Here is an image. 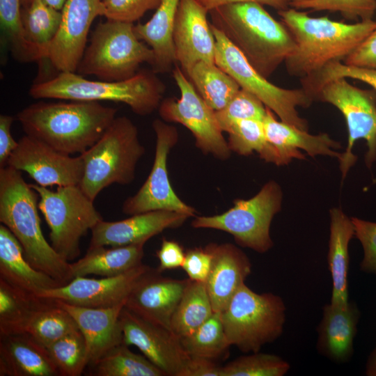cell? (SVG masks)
I'll return each instance as SVG.
<instances>
[{
	"label": "cell",
	"instance_id": "6da1fadb",
	"mask_svg": "<svg viewBox=\"0 0 376 376\" xmlns=\"http://www.w3.org/2000/svg\"><path fill=\"white\" fill-rule=\"evenodd\" d=\"M277 13L296 45L284 62L286 71L299 79L331 62H343L376 29L373 19L347 24L328 16L310 17L292 8Z\"/></svg>",
	"mask_w": 376,
	"mask_h": 376
},
{
	"label": "cell",
	"instance_id": "7a4b0ae2",
	"mask_svg": "<svg viewBox=\"0 0 376 376\" xmlns=\"http://www.w3.org/2000/svg\"><path fill=\"white\" fill-rule=\"evenodd\" d=\"M221 31L250 65L266 79L295 49L288 28L256 3H234L209 11Z\"/></svg>",
	"mask_w": 376,
	"mask_h": 376
},
{
	"label": "cell",
	"instance_id": "3957f363",
	"mask_svg": "<svg viewBox=\"0 0 376 376\" xmlns=\"http://www.w3.org/2000/svg\"><path fill=\"white\" fill-rule=\"evenodd\" d=\"M117 109L99 102H39L17 118L26 134L68 154H81L95 143L116 118Z\"/></svg>",
	"mask_w": 376,
	"mask_h": 376
},
{
	"label": "cell",
	"instance_id": "277c9868",
	"mask_svg": "<svg viewBox=\"0 0 376 376\" xmlns=\"http://www.w3.org/2000/svg\"><path fill=\"white\" fill-rule=\"evenodd\" d=\"M39 194L24 180L21 171L6 165L0 169V221L17 238L26 260L65 285L73 279L70 263L45 238L38 214Z\"/></svg>",
	"mask_w": 376,
	"mask_h": 376
},
{
	"label": "cell",
	"instance_id": "5b68a950",
	"mask_svg": "<svg viewBox=\"0 0 376 376\" xmlns=\"http://www.w3.org/2000/svg\"><path fill=\"white\" fill-rule=\"evenodd\" d=\"M165 86L152 70L139 71L123 81H93L75 73L61 72L46 80L38 81L29 90L35 99L70 101H111L127 104L140 116L158 109Z\"/></svg>",
	"mask_w": 376,
	"mask_h": 376
},
{
	"label": "cell",
	"instance_id": "8992f818",
	"mask_svg": "<svg viewBox=\"0 0 376 376\" xmlns=\"http://www.w3.org/2000/svg\"><path fill=\"white\" fill-rule=\"evenodd\" d=\"M144 152L136 126L127 117H116L98 141L79 154L84 167L79 187L94 201L112 184L131 183Z\"/></svg>",
	"mask_w": 376,
	"mask_h": 376
},
{
	"label": "cell",
	"instance_id": "52a82bcc",
	"mask_svg": "<svg viewBox=\"0 0 376 376\" xmlns=\"http://www.w3.org/2000/svg\"><path fill=\"white\" fill-rule=\"evenodd\" d=\"M153 51L137 37L132 22L107 19L93 30L77 72L103 81L134 76L143 63L152 65Z\"/></svg>",
	"mask_w": 376,
	"mask_h": 376
},
{
	"label": "cell",
	"instance_id": "ba28073f",
	"mask_svg": "<svg viewBox=\"0 0 376 376\" xmlns=\"http://www.w3.org/2000/svg\"><path fill=\"white\" fill-rule=\"evenodd\" d=\"M220 313L230 345L244 353L259 352L277 340L286 320V307L279 295L257 293L245 283Z\"/></svg>",
	"mask_w": 376,
	"mask_h": 376
},
{
	"label": "cell",
	"instance_id": "9c48e42d",
	"mask_svg": "<svg viewBox=\"0 0 376 376\" xmlns=\"http://www.w3.org/2000/svg\"><path fill=\"white\" fill-rule=\"evenodd\" d=\"M30 186L39 194L38 209L50 229L54 249L65 260L80 253L79 243L102 217L79 185L58 187L56 190L38 184Z\"/></svg>",
	"mask_w": 376,
	"mask_h": 376
},
{
	"label": "cell",
	"instance_id": "30bf717a",
	"mask_svg": "<svg viewBox=\"0 0 376 376\" xmlns=\"http://www.w3.org/2000/svg\"><path fill=\"white\" fill-rule=\"evenodd\" d=\"M282 197L280 186L271 180L253 197L235 200L234 205L221 214L196 217L191 226L226 232L240 246L263 253L274 245L270 226L281 210Z\"/></svg>",
	"mask_w": 376,
	"mask_h": 376
},
{
	"label": "cell",
	"instance_id": "8fae6325",
	"mask_svg": "<svg viewBox=\"0 0 376 376\" xmlns=\"http://www.w3.org/2000/svg\"><path fill=\"white\" fill-rule=\"evenodd\" d=\"M215 40V64L227 72L241 88L259 98L283 123L308 131L306 119L297 108H307L313 102L302 88L287 89L277 86L259 74L225 35L210 23Z\"/></svg>",
	"mask_w": 376,
	"mask_h": 376
},
{
	"label": "cell",
	"instance_id": "7c38bea8",
	"mask_svg": "<svg viewBox=\"0 0 376 376\" xmlns=\"http://www.w3.org/2000/svg\"><path fill=\"white\" fill-rule=\"evenodd\" d=\"M317 100L336 107L347 123V145L339 159L343 179L357 161L352 148L359 139L366 142L364 161L370 169L376 162V90L362 89L350 84L346 78H337L319 89L313 97V101Z\"/></svg>",
	"mask_w": 376,
	"mask_h": 376
},
{
	"label": "cell",
	"instance_id": "4fadbf2b",
	"mask_svg": "<svg viewBox=\"0 0 376 376\" xmlns=\"http://www.w3.org/2000/svg\"><path fill=\"white\" fill-rule=\"evenodd\" d=\"M173 77L180 97L163 100L158 107L160 117L166 122L178 123L187 127L203 152L210 153L222 160L228 159L230 150L217 122L215 111L203 100L178 65L173 70Z\"/></svg>",
	"mask_w": 376,
	"mask_h": 376
},
{
	"label": "cell",
	"instance_id": "5bb4252c",
	"mask_svg": "<svg viewBox=\"0 0 376 376\" xmlns=\"http://www.w3.org/2000/svg\"><path fill=\"white\" fill-rule=\"evenodd\" d=\"M152 128L156 134V147L152 169L139 190L125 201L123 212L133 215L164 210L194 217L196 210L177 196L168 175L167 157L169 151L178 141L177 129L159 119L152 122Z\"/></svg>",
	"mask_w": 376,
	"mask_h": 376
},
{
	"label": "cell",
	"instance_id": "9a60e30c",
	"mask_svg": "<svg viewBox=\"0 0 376 376\" xmlns=\"http://www.w3.org/2000/svg\"><path fill=\"white\" fill-rule=\"evenodd\" d=\"M7 165L27 173L38 185L45 187L79 185L84 169L79 155L71 157L27 134L18 141Z\"/></svg>",
	"mask_w": 376,
	"mask_h": 376
},
{
	"label": "cell",
	"instance_id": "2e32d148",
	"mask_svg": "<svg viewBox=\"0 0 376 376\" xmlns=\"http://www.w3.org/2000/svg\"><path fill=\"white\" fill-rule=\"evenodd\" d=\"M120 325L124 344L136 347L166 376H183L190 357L171 330L146 320L125 306L120 315Z\"/></svg>",
	"mask_w": 376,
	"mask_h": 376
},
{
	"label": "cell",
	"instance_id": "e0dca14e",
	"mask_svg": "<svg viewBox=\"0 0 376 376\" xmlns=\"http://www.w3.org/2000/svg\"><path fill=\"white\" fill-rule=\"evenodd\" d=\"M98 16H104L102 0H66L47 56L58 72L77 71L86 48L91 26Z\"/></svg>",
	"mask_w": 376,
	"mask_h": 376
},
{
	"label": "cell",
	"instance_id": "ac0fdd59",
	"mask_svg": "<svg viewBox=\"0 0 376 376\" xmlns=\"http://www.w3.org/2000/svg\"><path fill=\"white\" fill-rule=\"evenodd\" d=\"M152 268L141 264L115 276H76L65 285L44 290L37 297L88 308H109L125 303L139 280Z\"/></svg>",
	"mask_w": 376,
	"mask_h": 376
},
{
	"label": "cell",
	"instance_id": "d6986e66",
	"mask_svg": "<svg viewBox=\"0 0 376 376\" xmlns=\"http://www.w3.org/2000/svg\"><path fill=\"white\" fill-rule=\"evenodd\" d=\"M209 11L198 0H180L173 30L177 63L187 77L198 62L214 63L215 40Z\"/></svg>",
	"mask_w": 376,
	"mask_h": 376
},
{
	"label": "cell",
	"instance_id": "ffe728a7",
	"mask_svg": "<svg viewBox=\"0 0 376 376\" xmlns=\"http://www.w3.org/2000/svg\"><path fill=\"white\" fill-rule=\"evenodd\" d=\"M263 125L267 146L260 158L267 162L283 166L293 159H304L301 150L311 157L327 155L338 159L341 157L342 153L332 150L340 148V143L333 140L329 134H310L308 131L279 121L267 107Z\"/></svg>",
	"mask_w": 376,
	"mask_h": 376
},
{
	"label": "cell",
	"instance_id": "44dd1931",
	"mask_svg": "<svg viewBox=\"0 0 376 376\" xmlns=\"http://www.w3.org/2000/svg\"><path fill=\"white\" fill-rule=\"evenodd\" d=\"M190 279L164 277L151 269L136 283L125 307L152 323L171 329L174 312Z\"/></svg>",
	"mask_w": 376,
	"mask_h": 376
},
{
	"label": "cell",
	"instance_id": "7402d4cb",
	"mask_svg": "<svg viewBox=\"0 0 376 376\" xmlns=\"http://www.w3.org/2000/svg\"><path fill=\"white\" fill-rule=\"evenodd\" d=\"M189 217L184 213L160 210L133 214L120 221L102 219L91 230L88 248L146 243L166 229L181 226Z\"/></svg>",
	"mask_w": 376,
	"mask_h": 376
},
{
	"label": "cell",
	"instance_id": "603a6c76",
	"mask_svg": "<svg viewBox=\"0 0 376 376\" xmlns=\"http://www.w3.org/2000/svg\"><path fill=\"white\" fill-rule=\"evenodd\" d=\"M360 318V310L354 301L342 306L325 304L317 327L318 352L336 363L350 361Z\"/></svg>",
	"mask_w": 376,
	"mask_h": 376
},
{
	"label": "cell",
	"instance_id": "cb8c5ba5",
	"mask_svg": "<svg viewBox=\"0 0 376 376\" xmlns=\"http://www.w3.org/2000/svg\"><path fill=\"white\" fill-rule=\"evenodd\" d=\"M211 268L205 282L214 312H221L251 274L252 265L246 256L234 244H210Z\"/></svg>",
	"mask_w": 376,
	"mask_h": 376
},
{
	"label": "cell",
	"instance_id": "d4e9b609",
	"mask_svg": "<svg viewBox=\"0 0 376 376\" xmlns=\"http://www.w3.org/2000/svg\"><path fill=\"white\" fill-rule=\"evenodd\" d=\"M75 320L87 347L88 366L123 343L120 315L125 303L109 308H88L55 300Z\"/></svg>",
	"mask_w": 376,
	"mask_h": 376
},
{
	"label": "cell",
	"instance_id": "484cf974",
	"mask_svg": "<svg viewBox=\"0 0 376 376\" xmlns=\"http://www.w3.org/2000/svg\"><path fill=\"white\" fill-rule=\"evenodd\" d=\"M0 376H59L45 346L26 331L0 335Z\"/></svg>",
	"mask_w": 376,
	"mask_h": 376
},
{
	"label": "cell",
	"instance_id": "4316f807",
	"mask_svg": "<svg viewBox=\"0 0 376 376\" xmlns=\"http://www.w3.org/2000/svg\"><path fill=\"white\" fill-rule=\"evenodd\" d=\"M0 279L36 296L63 285L26 260L20 243L3 224L0 225Z\"/></svg>",
	"mask_w": 376,
	"mask_h": 376
},
{
	"label": "cell",
	"instance_id": "83f0119b",
	"mask_svg": "<svg viewBox=\"0 0 376 376\" xmlns=\"http://www.w3.org/2000/svg\"><path fill=\"white\" fill-rule=\"evenodd\" d=\"M330 235L327 264L332 281L330 303L345 305L349 301L348 271L350 264L349 244L354 236L352 219L340 207L330 210Z\"/></svg>",
	"mask_w": 376,
	"mask_h": 376
},
{
	"label": "cell",
	"instance_id": "f1b7e54d",
	"mask_svg": "<svg viewBox=\"0 0 376 376\" xmlns=\"http://www.w3.org/2000/svg\"><path fill=\"white\" fill-rule=\"evenodd\" d=\"M180 1L161 0L149 21L134 26L137 37L153 51L155 59L151 66L156 74L169 72L177 63L173 30Z\"/></svg>",
	"mask_w": 376,
	"mask_h": 376
},
{
	"label": "cell",
	"instance_id": "f546056e",
	"mask_svg": "<svg viewBox=\"0 0 376 376\" xmlns=\"http://www.w3.org/2000/svg\"><path fill=\"white\" fill-rule=\"evenodd\" d=\"M145 244L88 248L82 258L70 263L73 276L94 274L109 277L123 274L143 264Z\"/></svg>",
	"mask_w": 376,
	"mask_h": 376
},
{
	"label": "cell",
	"instance_id": "4dcf8cb0",
	"mask_svg": "<svg viewBox=\"0 0 376 376\" xmlns=\"http://www.w3.org/2000/svg\"><path fill=\"white\" fill-rule=\"evenodd\" d=\"M188 79L203 100L215 111L225 107L241 88L232 77L212 63H196Z\"/></svg>",
	"mask_w": 376,
	"mask_h": 376
},
{
	"label": "cell",
	"instance_id": "1f68e13d",
	"mask_svg": "<svg viewBox=\"0 0 376 376\" xmlns=\"http://www.w3.org/2000/svg\"><path fill=\"white\" fill-rule=\"evenodd\" d=\"M214 313L205 283L190 280L173 315L171 329L180 338L187 336Z\"/></svg>",
	"mask_w": 376,
	"mask_h": 376
},
{
	"label": "cell",
	"instance_id": "d6a6232c",
	"mask_svg": "<svg viewBox=\"0 0 376 376\" xmlns=\"http://www.w3.org/2000/svg\"><path fill=\"white\" fill-rule=\"evenodd\" d=\"M42 299L24 331L47 347L68 334L78 330L79 327L72 315L56 301Z\"/></svg>",
	"mask_w": 376,
	"mask_h": 376
},
{
	"label": "cell",
	"instance_id": "836d02e7",
	"mask_svg": "<svg viewBox=\"0 0 376 376\" xmlns=\"http://www.w3.org/2000/svg\"><path fill=\"white\" fill-rule=\"evenodd\" d=\"M42 300L0 279V335L24 331Z\"/></svg>",
	"mask_w": 376,
	"mask_h": 376
},
{
	"label": "cell",
	"instance_id": "e575fe53",
	"mask_svg": "<svg viewBox=\"0 0 376 376\" xmlns=\"http://www.w3.org/2000/svg\"><path fill=\"white\" fill-rule=\"evenodd\" d=\"M91 367L97 376H166L146 357L132 352L123 343L109 350Z\"/></svg>",
	"mask_w": 376,
	"mask_h": 376
},
{
	"label": "cell",
	"instance_id": "d590c367",
	"mask_svg": "<svg viewBox=\"0 0 376 376\" xmlns=\"http://www.w3.org/2000/svg\"><path fill=\"white\" fill-rule=\"evenodd\" d=\"M180 341L190 357L214 361L225 357L231 346L224 331L220 312H214L193 333L180 338Z\"/></svg>",
	"mask_w": 376,
	"mask_h": 376
},
{
	"label": "cell",
	"instance_id": "8d00e7d4",
	"mask_svg": "<svg viewBox=\"0 0 376 376\" xmlns=\"http://www.w3.org/2000/svg\"><path fill=\"white\" fill-rule=\"evenodd\" d=\"M22 17L26 39L40 51L42 60H47L51 43L61 20V11L33 0L26 8H22Z\"/></svg>",
	"mask_w": 376,
	"mask_h": 376
},
{
	"label": "cell",
	"instance_id": "74e56055",
	"mask_svg": "<svg viewBox=\"0 0 376 376\" xmlns=\"http://www.w3.org/2000/svg\"><path fill=\"white\" fill-rule=\"evenodd\" d=\"M0 24L14 58L22 63L42 61L39 49L26 39L21 0H0Z\"/></svg>",
	"mask_w": 376,
	"mask_h": 376
},
{
	"label": "cell",
	"instance_id": "f35d334b",
	"mask_svg": "<svg viewBox=\"0 0 376 376\" xmlns=\"http://www.w3.org/2000/svg\"><path fill=\"white\" fill-rule=\"evenodd\" d=\"M59 376H79L88 366L87 347L79 329L47 347Z\"/></svg>",
	"mask_w": 376,
	"mask_h": 376
},
{
	"label": "cell",
	"instance_id": "ab89813d",
	"mask_svg": "<svg viewBox=\"0 0 376 376\" xmlns=\"http://www.w3.org/2000/svg\"><path fill=\"white\" fill-rule=\"evenodd\" d=\"M290 369L289 362L279 356L259 351L222 366V376H283Z\"/></svg>",
	"mask_w": 376,
	"mask_h": 376
},
{
	"label": "cell",
	"instance_id": "60d3db41",
	"mask_svg": "<svg viewBox=\"0 0 376 376\" xmlns=\"http://www.w3.org/2000/svg\"><path fill=\"white\" fill-rule=\"evenodd\" d=\"M337 78H350L364 82L376 90V70L331 62L318 72L300 79L301 88L313 99L326 83Z\"/></svg>",
	"mask_w": 376,
	"mask_h": 376
},
{
	"label": "cell",
	"instance_id": "b9f144b4",
	"mask_svg": "<svg viewBox=\"0 0 376 376\" xmlns=\"http://www.w3.org/2000/svg\"><path fill=\"white\" fill-rule=\"evenodd\" d=\"M226 132L229 135L228 145L230 151L244 156L253 152L260 157L263 154L267 146L263 121L253 119L238 120Z\"/></svg>",
	"mask_w": 376,
	"mask_h": 376
},
{
	"label": "cell",
	"instance_id": "7bdbcfd3",
	"mask_svg": "<svg viewBox=\"0 0 376 376\" xmlns=\"http://www.w3.org/2000/svg\"><path fill=\"white\" fill-rule=\"evenodd\" d=\"M290 8L339 12L344 19L363 21L373 19L376 0H290Z\"/></svg>",
	"mask_w": 376,
	"mask_h": 376
},
{
	"label": "cell",
	"instance_id": "ee69618b",
	"mask_svg": "<svg viewBox=\"0 0 376 376\" xmlns=\"http://www.w3.org/2000/svg\"><path fill=\"white\" fill-rule=\"evenodd\" d=\"M267 107L256 95L240 88L232 100L222 109L215 111L219 125L223 132L235 122L241 120L263 121Z\"/></svg>",
	"mask_w": 376,
	"mask_h": 376
},
{
	"label": "cell",
	"instance_id": "f6af8a7d",
	"mask_svg": "<svg viewBox=\"0 0 376 376\" xmlns=\"http://www.w3.org/2000/svg\"><path fill=\"white\" fill-rule=\"evenodd\" d=\"M107 19L132 22L156 10L161 0H102Z\"/></svg>",
	"mask_w": 376,
	"mask_h": 376
},
{
	"label": "cell",
	"instance_id": "bcb514c9",
	"mask_svg": "<svg viewBox=\"0 0 376 376\" xmlns=\"http://www.w3.org/2000/svg\"><path fill=\"white\" fill-rule=\"evenodd\" d=\"M354 228V236L360 242L363 254L360 262V270L376 275V222L351 217Z\"/></svg>",
	"mask_w": 376,
	"mask_h": 376
},
{
	"label": "cell",
	"instance_id": "7dc6e473",
	"mask_svg": "<svg viewBox=\"0 0 376 376\" xmlns=\"http://www.w3.org/2000/svg\"><path fill=\"white\" fill-rule=\"evenodd\" d=\"M212 255L207 245L205 247H196L185 252L182 268L191 281L205 283L211 265Z\"/></svg>",
	"mask_w": 376,
	"mask_h": 376
},
{
	"label": "cell",
	"instance_id": "c3c4849f",
	"mask_svg": "<svg viewBox=\"0 0 376 376\" xmlns=\"http://www.w3.org/2000/svg\"><path fill=\"white\" fill-rule=\"evenodd\" d=\"M156 255L159 260L157 269L162 273L165 270L182 268L185 251L178 242L164 238Z\"/></svg>",
	"mask_w": 376,
	"mask_h": 376
},
{
	"label": "cell",
	"instance_id": "681fc988",
	"mask_svg": "<svg viewBox=\"0 0 376 376\" xmlns=\"http://www.w3.org/2000/svg\"><path fill=\"white\" fill-rule=\"evenodd\" d=\"M343 63L376 70V29Z\"/></svg>",
	"mask_w": 376,
	"mask_h": 376
},
{
	"label": "cell",
	"instance_id": "f907efd6",
	"mask_svg": "<svg viewBox=\"0 0 376 376\" xmlns=\"http://www.w3.org/2000/svg\"><path fill=\"white\" fill-rule=\"evenodd\" d=\"M13 120L9 115L0 116V169L7 165L8 158L18 145L10 132Z\"/></svg>",
	"mask_w": 376,
	"mask_h": 376
},
{
	"label": "cell",
	"instance_id": "816d5d0a",
	"mask_svg": "<svg viewBox=\"0 0 376 376\" xmlns=\"http://www.w3.org/2000/svg\"><path fill=\"white\" fill-rule=\"evenodd\" d=\"M183 376H222V366L212 360L190 357Z\"/></svg>",
	"mask_w": 376,
	"mask_h": 376
},
{
	"label": "cell",
	"instance_id": "f5cc1de1",
	"mask_svg": "<svg viewBox=\"0 0 376 376\" xmlns=\"http://www.w3.org/2000/svg\"><path fill=\"white\" fill-rule=\"evenodd\" d=\"M198 1L208 11L221 6L234 3H256L281 11L290 8V0H198Z\"/></svg>",
	"mask_w": 376,
	"mask_h": 376
},
{
	"label": "cell",
	"instance_id": "db71d44e",
	"mask_svg": "<svg viewBox=\"0 0 376 376\" xmlns=\"http://www.w3.org/2000/svg\"><path fill=\"white\" fill-rule=\"evenodd\" d=\"M365 374L367 376H376V344L367 358Z\"/></svg>",
	"mask_w": 376,
	"mask_h": 376
},
{
	"label": "cell",
	"instance_id": "11a10c76",
	"mask_svg": "<svg viewBox=\"0 0 376 376\" xmlns=\"http://www.w3.org/2000/svg\"><path fill=\"white\" fill-rule=\"evenodd\" d=\"M47 6L61 11L66 0H42Z\"/></svg>",
	"mask_w": 376,
	"mask_h": 376
},
{
	"label": "cell",
	"instance_id": "9f6ffc18",
	"mask_svg": "<svg viewBox=\"0 0 376 376\" xmlns=\"http://www.w3.org/2000/svg\"><path fill=\"white\" fill-rule=\"evenodd\" d=\"M33 0H21L22 8H26L32 3Z\"/></svg>",
	"mask_w": 376,
	"mask_h": 376
}]
</instances>
